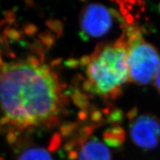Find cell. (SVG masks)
Listing matches in <instances>:
<instances>
[{"label":"cell","mask_w":160,"mask_h":160,"mask_svg":"<svg viewBox=\"0 0 160 160\" xmlns=\"http://www.w3.org/2000/svg\"><path fill=\"white\" fill-rule=\"evenodd\" d=\"M59 88L45 65L19 62L0 72V108L5 117L22 125H36L57 113Z\"/></svg>","instance_id":"obj_1"},{"label":"cell","mask_w":160,"mask_h":160,"mask_svg":"<svg viewBox=\"0 0 160 160\" xmlns=\"http://www.w3.org/2000/svg\"><path fill=\"white\" fill-rule=\"evenodd\" d=\"M85 74L88 88L96 95L115 99L122 93L124 86L130 82L125 33L96 51L86 66Z\"/></svg>","instance_id":"obj_2"},{"label":"cell","mask_w":160,"mask_h":160,"mask_svg":"<svg viewBox=\"0 0 160 160\" xmlns=\"http://www.w3.org/2000/svg\"><path fill=\"white\" fill-rule=\"evenodd\" d=\"M125 33L130 82L148 85L154 81L160 69L159 51L146 41L141 30L135 26H128Z\"/></svg>","instance_id":"obj_3"},{"label":"cell","mask_w":160,"mask_h":160,"mask_svg":"<svg viewBox=\"0 0 160 160\" xmlns=\"http://www.w3.org/2000/svg\"><path fill=\"white\" fill-rule=\"evenodd\" d=\"M113 25V11L105 5L90 4L82 12L80 26L84 34L88 37H102L111 31Z\"/></svg>","instance_id":"obj_4"},{"label":"cell","mask_w":160,"mask_h":160,"mask_svg":"<svg viewBox=\"0 0 160 160\" xmlns=\"http://www.w3.org/2000/svg\"><path fill=\"white\" fill-rule=\"evenodd\" d=\"M132 141L143 149L154 148L160 140V120L149 113L134 115L130 124Z\"/></svg>","instance_id":"obj_5"},{"label":"cell","mask_w":160,"mask_h":160,"mask_svg":"<svg viewBox=\"0 0 160 160\" xmlns=\"http://www.w3.org/2000/svg\"><path fill=\"white\" fill-rule=\"evenodd\" d=\"M77 160H112L107 145L97 139H91L82 144L77 154Z\"/></svg>","instance_id":"obj_6"},{"label":"cell","mask_w":160,"mask_h":160,"mask_svg":"<svg viewBox=\"0 0 160 160\" xmlns=\"http://www.w3.org/2000/svg\"><path fill=\"white\" fill-rule=\"evenodd\" d=\"M17 160H53L45 149L39 147H28L22 150Z\"/></svg>","instance_id":"obj_7"},{"label":"cell","mask_w":160,"mask_h":160,"mask_svg":"<svg viewBox=\"0 0 160 160\" xmlns=\"http://www.w3.org/2000/svg\"><path fill=\"white\" fill-rule=\"evenodd\" d=\"M124 132L120 128H114L111 131H108L106 136V142L112 146H118L123 142Z\"/></svg>","instance_id":"obj_8"},{"label":"cell","mask_w":160,"mask_h":160,"mask_svg":"<svg viewBox=\"0 0 160 160\" xmlns=\"http://www.w3.org/2000/svg\"><path fill=\"white\" fill-rule=\"evenodd\" d=\"M154 85L156 88L157 89V91H159V93H160V69L154 79Z\"/></svg>","instance_id":"obj_9"}]
</instances>
